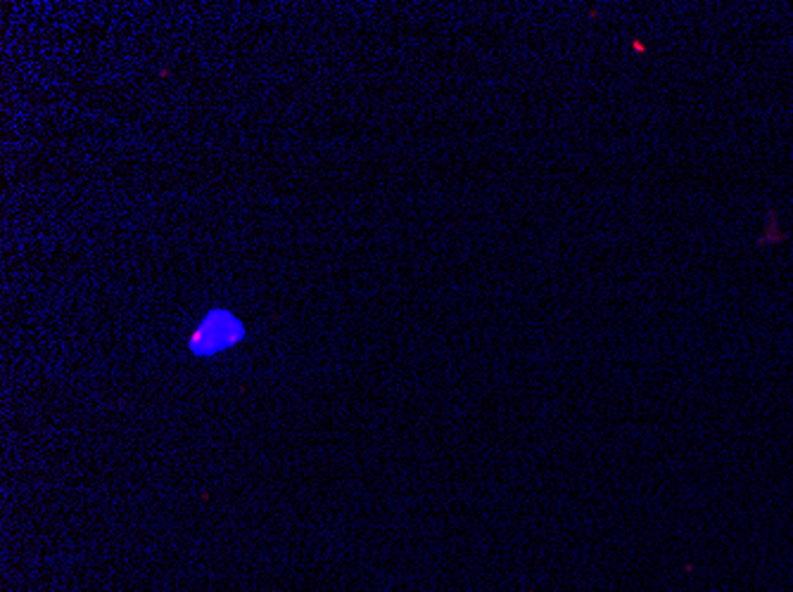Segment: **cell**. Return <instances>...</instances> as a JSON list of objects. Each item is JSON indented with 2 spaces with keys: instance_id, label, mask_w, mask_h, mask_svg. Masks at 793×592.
I'll return each mask as SVG.
<instances>
[{
  "instance_id": "obj_1",
  "label": "cell",
  "mask_w": 793,
  "mask_h": 592,
  "mask_svg": "<svg viewBox=\"0 0 793 592\" xmlns=\"http://www.w3.org/2000/svg\"><path fill=\"white\" fill-rule=\"evenodd\" d=\"M240 337H243V325L233 318V315L224 311H214L190 339V349L195 353H214L233 344V341H238Z\"/></svg>"
}]
</instances>
